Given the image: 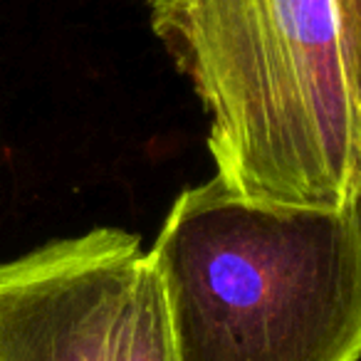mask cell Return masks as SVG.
I'll return each instance as SVG.
<instances>
[{"label": "cell", "mask_w": 361, "mask_h": 361, "mask_svg": "<svg viewBox=\"0 0 361 361\" xmlns=\"http://www.w3.org/2000/svg\"><path fill=\"white\" fill-rule=\"evenodd\" d=\"M208 114L228 188L287 206L361 198V102L336 0H146Z\"/></svg>", "instance_id": "obj_1"}, {"label": "cell", "mask_w": 361, "mask_h": 361, "mask_svg": "<svg viewBox=\"0 0 361 361\" xmlns=\"http://www.w3.org/2000/svg\"><path fill=\"white\" fill-rule=\"evenodd\" d=\"M149 255L178 361L361 359V198L287 206L213 176L176 196Z\"/></svg>", "instance_id": "obj_2"}, {"label": "cell", "mask_w": 361, "mask_h": 361, "mask_svg": "<svg viewBox=\"0 0 361 361\" xmlns=\"http://www.w3.org/2000/svg\"><path fill=\"white\" fill-rule=\"evenodd\" d=\"M146 250L119 228L60 238L0 265V361H102Z\"/></svg>", "instance_id": "obj_3"}, {"label": "cell", "mask_w": 361, "mask_h": 361, "mask_svg": "<svg viewBox=\"0 0 361 361\" xmlns=\"http://www.w3.org/2000/svg\"><path fill=\"white\" fill-rule=\"evenodd\" d=\"M102 361H178L164 287L149 250L111 319Z\"/></svg>", "instance_id": "obj_4"}, {"label": "cell", "mask_w": 361, "mask_h": 361, "mask_svg": "<svg viewBox=\"0 0 361 361\" xmlns=\"http://www.w3.org/2000/svg\"><path fill=\"white\" fill-rule=\"evenodd\" d=\"M336 6H339L351 80H354L356 94L361 102V0H336Z\"/></svg>", "instance_id": "obj_5"}]
</instances>
